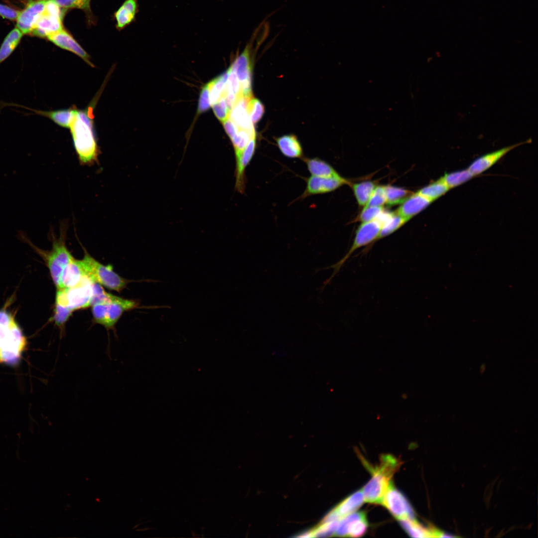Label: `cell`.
<instances>
[{
  "mask_svg": "<svg viewBox=\"0 0 538 538\" xmlns=\"http://www.w3.org/2000/svg\"><path fill=\"white\" fill-rule=\"evenodd\" d=\"M23 35L16 27L6 35L0 46V65L14 51L19 44Z\"/></svg>",
  "mask_w": 538,
  "mask_h": 538,
  "instance_id": "25",
  "label": "cell"
},
{
  "mask_svg": "<svg viewBox=\"0 0 538 538\" xmlns=\"http://www.w3.org/2000/svg\"><path fill=\"white\" fill-rule=\"evenodd\" d=\"M66 10L53 0H46L44 12L37 21L30 34L41 38H47L63 29L62 21Z\"/></svg>",
  "mask_w": 538,
  "mask_h": 538,
  "instance_id": "6",
  "label": "cell"
},
{
  "mask_svg": "<svg viewBox=\"0 0 538 538\" xmlns=\"http://www.w3.org/2000/svg\"><path fill=\"white\" fill-rule=\"evenodd\" d=\"M19 11L9 6L0 3V16L3 18L14 21L16 20Z\"/></svg>",
  "mask_w": 538,
  "mask_h": 538,
  "instance_id": "42",
  "label": "cell"
},
{
  "mask_svg": "<svg viewBox=\"0 0 538 538\" xmlns=\"http://www.w3.org/2000/svg\"><path fill=\"white\" fill-rule=\"evenodd\" d=\"M79 263L87 276L93 282L110 289L120 292L128 283V280L115 272L112 266L99 263L86 250Z\"/></svg>",
  "mask_w": 538,
  "mask_h": 538,
  "instance_id": "3",
  "label": "cell"
},
{
  "mask_svg": "<svg viewBox=\"0 0 538 538\" xmlns=\"http://www.w3.org/2000/svg\"><path fill=\"white\" fill-rule=\"evenodd\" d=\"M212 106L215 116L221 122L223 123L229 118L230 110L223 97H221Z\"/></svg>",
  "mask_w": 538,
  "mask_h": 538,
  "instance_id": "39",
  "label": "cell"
},
{
  "mask_svg": "<svg viewBox=\"0 0 538 538\" xmlns=\"http://www.w3.org/2000/svg\"><path fill=\"white\" fill-rule=\"evenodd\" d=\"M404 529L412 537H439L440 531L434 528H426L414 519L400 520Z\"/></svg>",
  "mask_w": 538,
  "mask_h": 538,
  "instance_id": "26",
  "label": "cell"
},
{
  "mask_svg": "<svg viewBox=\"0 0 538 538\" xmlns=\"http://www.w3.org/2000/svg\"><path fill=\"white\" fill-rule=\"evenodd\" d=\"M401 462L391 455H383L380 462L375 468L370 467L372 473L371 479L362 491L364 501L373 504H381L390 485L391 480L398 470Z\"/></svg>",
  "mask_w": 538,
  "mask_h": 538,
  "instance_id": "2",
  "label": "cell"
},
{
  "mask_svg": "<svg viewBox=\"0 0 538 538\" xmlns=\"http://www.w3.org/2000/svg\"><path fill=\"white\" fill-rule=\"evenodd\" d=\"M230 72L229 68L225 72L209 82L211 105L218 101L222 97L227 84Z\"/></svg>",
  "mask_w": 538,
  "mask_h": 538,
  "instance_id": "30",
  "label": "cell"
},
{
  "mask_svg": "<svg viewBox=\"0 0 538 538\" xmlns=\"http://www.w3.org/2000/svg\"><path fill=\"white\" fill-rule=\"evenodd\" d=\"M406 222L407 221L400 215L396 212L393 213L392 216L383 225L378 239L392 234Z\"/></svg>",
  "mask_w": 538,
  "mask_h": 538,
  "instance_id": "33",
  "label": "cell"
},
{
  "mask_svg": "<svg viewBox=\"0 0 538 538\" xmlns=\"http://www.w3.org/2000/svg\"><path fill=\"white\" fill-rule=\"evenodd\" d=\"M385 189L386 204L390 206L402 203L412 194L409 190L392 185L385 186Z\"/></svg>",
  "mask_w": 538,
  "mask_h": 538,
  "instance_id": "32",
  "label": "cell"
},
{
  "mask_svg": "<svg viewBox=\"0 0 538 538\" xmlns=\"http://www.w3.org/2000/svg\"><path fill=\"white\" fill-rule=\"evenodd\" d=\"M4 104L14 107H19L28 110L36 115L49 119L57 125L65 128H69L77 109L75 106L73 105L68 109L47 111L34 110L13 103H5Z\"/></svg>",
  "mask_w": 538,
  "mask_h": 538,
  "instance_id": "17",
  "label": "cell"
},
{
  "mask_svg": "<svg viewBox=\"0 0 538 538\" xmlns=\"http://www.w3.org/2000/svg\"><path fill=\"white\" fill-rule=\"evenodd\" d=\"M62 8H78L84 10L89 16H91L90 2L91 0H53Z\"/></svg>",
  "mask_w": 538,
  "mask_h": 538,
  "instance_id": "36",
  "label": "cell"
},
{
  "mask_svg": "<svg viewBox=\"0 0 538 538\" xmlns=\"http://www.w3.org/2000/svg\"><path fill=\"white\" fill-rule=\"evenodd\" d=\"M67 227L66 223H63L61 226L59 238H55L52 235V247L51 250L42 252L57 289L60 288L61 276L64 267L73 258L65 243Z\"/></svg>",
  "mask_w": 538,
  "mask_h": 538,
  "instance_id": "4",
  "label": "cell"
},
{
  "mask_svg": "<svg viewBox=\"0 0 538 538\" xmlns=\"http://www.w3.org/2000/svg\"><path fill=\"white\" fill-rule=\"evenodd\" d=\"M251 40L250 43L246 45L230 67L237 76L243 96L249 99L252 96L251 50L254 40L253 35Z\"/></svg>",
  "mask_w": 538,
  "mask_h": 538,
  "instance_id": "8",
  "label": "cell"
},
{
  "mask_svg": "<svg viewBox=\"0 0 538 538\" xmlns=\"http://www.w3.org/2000/svg\"><path fill=\"white\" fill-rule=\"evenodd\" d=\"M113 302L122 304L130 310L139 307L140 304L138 300L126 299L109 293L104 289L101 285L93 282L91 306L96 304Z\"/></svg>",
  "mask_w": 538,
  "mask_h": 538,
  "instance_id": "20",
  "label": "cell"
},
{
  "mask_svg": "<svg viewBox=\"0 0 538 538\" xmlns=\"http://www.w3.org/2000/svg\"><path fill=\"white\" fill-rule=\"evenodd\" d=\"M93 284L92 280L84 276L70 288L57 289L55 303L67 307L73 311L91 306Z\"/></svg>",
  "mask_w": 538,
  "mask_h": 538,
  "instance_id": "5",
  "label": "cell"
},
{
  "mask_svg": "<svg viewBox=\"0 0 538 538\" xmlns=\"http://www.w3.org/2000/svg\"><path fill=\"white\" fill-rule=\"evenodd\" d=\"M137 11V0H126L115 14L117 28L122 29L133 22Z\"/></svg>",
  "mask_w": 538,
  "mask_h": 538,
  "instance_id": "24",
  "label": "cell"
},
{
  "mask_svg": "<svg viewBox=\"0 0 538 538\" xmlns=\"http://www.w3.org/2000/svg\"><path fill=\"white\" fill-rule=\"evenodd\" d=\"M13 321L14 318L6 311L0 310V325L9 326Z\"/></svg>",
  "mask_w": 538,
  "mask_h": 538,
  "instance_id": "44",
  "label": "cell"
},
{
  "mask_svg": "<svg viewBox=\"0 0 538 538\" xmlns=\"http://www.w3.org/2000/svg\"><path fill=\"white\" fill-rule=\"evenodd\" d=\"M367 528L366 514L363 512H354L339 520L334 534L338 537L357 538L365 534Z\"/></svg>",
  "mask_w": 538,
  "mask_h": 538,
  "instance_id": "12",
  "label": "cell"
},
{
  "mask_svg": "<svg viewBox=\"0 0 538 538\" xmlns=\"http://www.w3.org/2000/svg\"><path fill=\"white\" fill-rule=\"evenodd\" d=\"M384 210L383 207L365 206L359 215V220L367 222L376 220Z\"/></svg>",
  "mask_w": 538,
  "mask_h": 538,
  "instance_id": "41",
  "label": "cell"
},
{
  "mask_svg": "<svg viewBox=\"0 0 538 538\" xmlns=\"http://www.w3.org/2000/svg\"><path fill=\"white\" fill-rule=\"evenodd\" d=\"M247 109L250 119L253 125L262 119L265 112L264 106L260 100L252 97L248 101Z\"/></svg>",
  "mask_w": 538,
  "mask_h": 538,
  "instance_id": "34",
  "label": "cell"
},
{
  "mask_svg": "<svg viewBox=\"0 0 538 538\" xmlns=\"http://www.w3.org/2000/svg\"><path fill=\"white\" fill-rule=\"evenodd\" d=\"M432 202L417 192L408 197L401 205L396 213L407 221L425 208Z\"/></svg>",
  "mask_w": 538,
  "mask_h": 538,
  "instance_id": "19",
  "label": "cell"
},
{
  "mask_svg": "<svg viewBox=\"0 0 538 538\" xmlns=\"http://www.w3.org/2000/svg\"><path fill=\"white\" fill-rule=\"evenodd\" d=\"M399 520L414 519L413 509L405 497L393 485H390L382 503Z\"/></svg>",
  "mask_w": 538,
  "mask_h": 538,
  "instance_id": "9",
  "label": "cell"
},
{
  "mask_svg": "<svg viewBox=\"0 0 538 538\" xmlns=\"http://www.w3.org/2000/svg\"><path fill=\"white\" fill-rule=\"evenodd\" d=\"M303 159L311 176L321 177L340 176L331 165L319 158H304Z\"/></svg>",
  "mask_w": 538,
  "mask_h": 538,
  "instance_id": "23",
  "label": "cell"
},
{
  "mask_svg": "<svg viewBox=\"0 0 538 538\" xmlns=\"http://www.w3.org/2000/svg\"><path fill=\"white\" fill-rule=\"evenodd\" d=\"M386 203L385 186H376L365 206L382 207Z\"/></svg>",
  "mask_w": 538,
  "mask_h": 538,
  "instance_id": "38",
  "label": "cell"
},
{
  "mask_svg": "<svg viewBox=\"0 0 538 538\" xmlns=\"http://www.w3.org/2000/svg\"><path fill=\"white\" fill-rule=\"evenodd\" d=\"M46 0H29L20 10L16 20V27L23 34H30L45 8Z\"/></svg>",
  "mask_w": 538,
  "mask_h": 538,
  "instance_id": "11",
  "label": "cell"
},
{
  "mask_svg": "<svg viewBox=\"0 0 538 538\" xmlns=\"http://www.w3.org/2000/svg\"><path fill=\"white\" fill-rule=\"evenodd\" d=\"M86 276L79 263L74 257L64 267L61 276L60 288H69L78 283Z\"/></svg>",
  "mask_w": 538,
  "mask_h": 538,
  "instance_id": "21",
  "label": "cell"
},
{
  "mask_svg": "<svg viewBox=\"0 0 538 538\" xmlns=\"http://www.w3.org/2000/svg\"><path fill=\"white\" fill-rule=\"evenodd\" d=\"M348 183V181L340 175L330 177L311 176L306 179V188L299 199H303L310 196L329 193Z\"/></svg>",
  "mask_w": 538,
  "mask_h": 538,
  "instance_id": "13",
  "label": "cell"
},
{
  "mask_svg": "<svg viewBox=\"0 0 538 538\" xmlns=\"http://www.w3.org/2000/svg\"><path fill=\"white\" fill-rule=\"evenodd\" d=\"M474 176L468 169L445 173L441 178L449 189L456 187L470 180Z\"/></svg>",
  "mask_w": 538,
  "mask_h": 538,
  "instance_id": "31",
  "label": "cell"
},
{
  "mask_svg": "<svg viewBox=\"0 0 538 538\" xmlns=\"http://www.w3.org/2000/svg\"><path fill=\"white\" fill-rule=\"evenodd\" d=\"M449 188L440 178L416 192L432 202L445 194Z\"/></svg>",
  "mask_w": 538,
  "mask_h": 538,
  "instance_id": "28",
  "label": "cell"
},
{
  "mask_svg": "<svg viewBox=\"0 0 538 538\" xmlns=\"http://www.w3.org/2000/svg\"><path fill=\"white\" fill-rule=\"evenodd\" d=\"M275 140L280 151L285 157L291 158L303 157L302 146L295 135H284L276 138Z\"/></svg>",
  "mask_w": 538,
  "mask_h": 538,
  "instance_id": "22",
  "label": "cell"
},
{
  "mask_svg": "<svg viewBox=\"0 0 538 538\" xmlns=\"http://www.w3.org/2000/svg\"><path fill=\"white\" fill-rule=\"evenodd\" d=\"M73 311L66 306L55 303L53 320L62 333L64 332L65 324L72 315Z\"/></svg>",
  "mask_w": 538,
  "mask_h": 538,
  "instance_id": "35",
  "label": "cell"
},
{
  "mask_svg": "<svg viewBox=\"0 0 538 538\" xmlns=\"http://www.w3.org/2000/svg\"><path fill=\"white\" fill-rule=\"evenodd\" d=\"M210 86L208 83L201 91L199 99L197 113L201 114L207 111L210 107Z\"/></svg>",
  "mask_w": 538,
  "mask_h": 538,
  "instance_id": "40",
  "label": "cell"
},
{
  "mask_svg": "<svg viewBox=\"0 0 538 538\" xmlns=\"http://www.w3.org/2000/svg\"><path fill=\"white\" fill-rule=\"evenodd\" d=\"M382 227L381 224L377 220L362 223L356 232L352 245L347 253L338 263L332 267L334 268V273L332 277L354 252L378 240Z\"/></svg>",
  "mask_w": 538,
  "mask_h": 538,
  "instance_id": "7",
  "label": "cell"
},
{
  "mask_svg": "<svg viewBox=\"0 0 538 538\" xmlns=\"http://www.w3.org/2000/svg\"><path fill=\"white\" fill-rule=\"evenodd\" d=\"M130 310L125 305L116 302L96 304L92 306V313L95 323L107 330L113 329L123 313Z\"/></svg>",
  "mask_w": 538,
  "mask_h": 538,
  "instance_id": "10",
  "label": "cell"
},
{
  "mask_svg": "<svg viewBox=\"0 0 538 538\" xmlns=\"http://www.w3.org/2000/svg\"><path fill=\"white\" fill-rule=\"evenodd\" d=\"M527 142L510 145L483 155L474 160L468 168L474 176L479 175L492 167L509 151Z\"/></svg>",
  "mask_w": 538,
  "mask_h": 538,
  "instance_id": "16",
  "label": "cell"
},
{
  "mask_svg": "<svg viewBox=\"0 0 538 538\" xmlns=\"http://www.w3.org/2000/svg\"><path fill=\"white\" fill-rule=\"evenodd\" d=\"M249 99L244 97L240 98L231 110L229 118L239 129L247 131L252 136L256 137L255 129L247 109Z\"/></svg>",
  "mask_w": 538,
  "mask_h": 538,
  "instance_id": "18",
  "label": "cell"
},
{
  "mask_svg": "<svg viewBox=\"0 0 538 538\" xmlns=\"http://www.w3.org/2000/svg\"><path fill=\"white\" fill-rule=\"evenodd\" d=\"M376 187L375 184L371 181L352 185L353 191L360 206L365 207L367 205Z\"/></svg>",
  "mask_w": 538,
  "mask_h": 538,
  "instance_id": "29",
  "label": "cell"
},
{
  "mask_svg": "<svg viewBox=\"0 0 538 538\" xmlns=\"http://www.w3.org/2000/svg\"><path fill=\"white\" fill-rule=\"evenodd\" d=\"M223 124L226 133L231 140L237 134L240 129L229 118L223 122Z\"/></svg>",
  "mask_w": 538,
  "mask_h": 538,
  "instance_id": "43",
  "label": "cell"
},
{
  "mask_svg": "<svg viewBox=\"0 0 538 538\" xmlns=\"http://www.w3.org/2000/svg\"><path fill=\"white\" fill-rule=\"evenodd\" d=\"M364 501L362 491H358L344 499L334 510L341 519L354 513Z\"/></svg>",
  "mask_w": 538,
  "mask_h": 538,
  "instance_id": "27",
  "label": "cell"
},
{
  "mask_svg": "<svg viewBox=\"0 0 538 538\" xmlns=\"http://www.w3.org/2000/svg\"><path fill=\"white\" fill-rule=\"evenodd\" d=\"M46 38L60 48L77 55L91 67H95L90 60V55L74 37L64 28L51 34Z\"/></svg>",
  "mask_w": 538,
  "mask_h": 538,
  "instance_id": "14",
  "label": "cell"
},
{
  "mask_svg": "<svg viewBox=\"0 0 538 538\" xmlns=\"http://www.w3.org/2000/svg\"><path fill=\"white\" fill-rule=\"evenodd\" d=\"M339 521L322 523L311 531L312 537H328L335 534Z\"/></svg>",
  "mask_w": 538,
  "mask_h": 538,
  "instance_id": "37",
  "label": "cell"
},
{
  "mask_svg": "<svg viewBox=\"0 0 538 538\" xmlns=\"http://www.w3.org/2000/svg\"><path fill=\"white\" fill-rule=\"evenodd\" d=\"M101 92L84 109H76L69 129L74 146L83 165H93L98 161L100 153L94 129L93 111Z\"/></svg>",
  "mask_w": 538,
  "mask_h": 538,
  "instance_id": "1",
  "label": "cell"
},
{
  "mask_svg": "<svg viewBox=\"0 0 538 538\" xmlns=\"http://www.w3.org/2000/svg\"><path fill=\"white\" fill-rule=\"evenodd\" d=\"M256 147V138H253L250 140L241 155L235 159V189L241 194L244 192L246 187L245 170L255 154Z\"/></svg>",
  "mask_w": 538,
  "mask_h": 538,
  "instance_id": "15",
  "label": "cell"
}]
</instances>
